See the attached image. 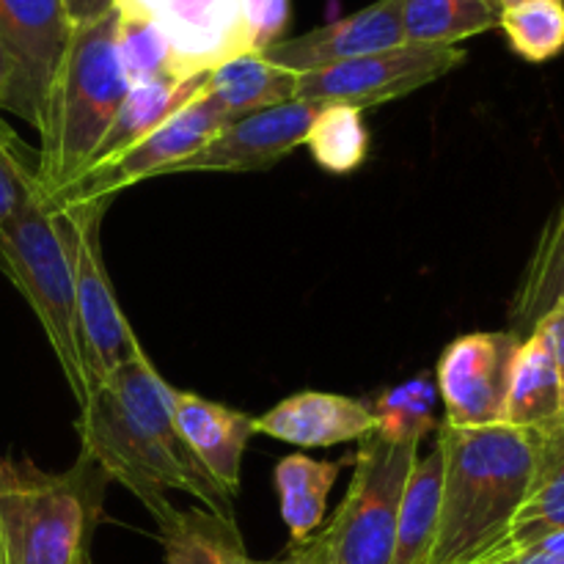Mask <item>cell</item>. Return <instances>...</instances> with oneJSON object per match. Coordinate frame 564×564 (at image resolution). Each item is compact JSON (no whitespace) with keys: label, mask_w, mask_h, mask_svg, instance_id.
I'll return each mask as SVG.
<instances>
[{"label":"cell","mask_w":564,"mask_h":564,"mask_svg":"<svg viewBox=\"0 0 564 564\" xmlns=\"http://www.w3.org/2000/svg\"><path fill=\"white\" fill-rule=\"evenodd\" d=\"M0 270L33 308L72 394L80 402L86 397V375L77 347L72 257L58 204L36 193L0 229Z\"/></svg>","instance_id":"5"},{"label":"cell","mask_w":564,"mask_h":564,"mask_svg":"<svg viewBox=\"0 0 564 564\" xmlns=\"http://www.w3.org/2000/svg\"><path fill=\"white\" fill-rule=\"evenodd\" d=\"M108 204L110 202H80L64 204V207L58 204L72 257V279H75L77 347H80L83 375H86V394L97 383L108 380L116 369L143 356L141 341L135 339L130 319L116 301L102 259L99 231H102Z\"/></svg>","instance_id":"7"},{"label":"cell","mask_w":564,"mask_h":564,"mask_svg":"<svg viewBox=\"0 0 564 564\" xmlns=\"http://www.w3.org/2000/svg\"><path fill=\"white\" fill-rule=\"evenodd\" d=\"M499 28L512 53L545 64L564 50V0H523L501 9Z\"/></svg>","instance_id":"28"},{"label":"cell","mask_w":564,"mask_h":564,"mask_svg":"<svg viewBox=\"0 0 564 564\" xmlns=\"http://www.w3.org/2000/svg\"><path fill=\"white\" fill-rule=\"evenodd\" d=\"M540 334L549 341L551 358H554L556 378H560V402H562V416H564V306L551 308L545 317H540V323L534 325ZM532 328V330H534Z\"/></svg>","instance_id":"32"},{"label":"cell","mask_w":564,"mask_h":564,"mask_svg":"<svg viewBox=\"0 0 564 564\" xmlns=\"http://www.w3.org/2000/svg\"><path fill=\"white\" fill-rule=\"evenodd\" d=\"M564 306V198L543 226L510 303V330L518 336L532 334L540 317Z\"/></svg>","instance_id":"22"},{"label":"cell","mask_w":564,"mask_h":564,"mask_svg":"<svg viewBox=\"0 0 564 564\" xmlns=\"http://www.w3.org/2000/svg\"><path fill=\"white\" fill-rule=\"evenodd\" d=\"M521 341L516 330H479L446 347L435 369L446 424L463 430L501 424L512 361Z\"/></svg>","instance_id":"12"},{"label":"cell","mask_w":564,"mask_h":564,"mask_svg":"<svg viewBox=\"0 0 564 564\" xmlns=\"http://www.w3.org/2000/svg\"><path fill=\"white\" fill-rule=\"evenodd\" d=\"M499 0H402V33L408 44L457 47L463 39L499 28Z\"/></svg>","instance_id":"25"},{"label":"cell","mask_w":564,"mask_h":564,"mask_svg":"<svg viewBox=\"0 0 564 564\" xmlns=\"http://www.w3.org/2000/svg\"><path fill=\"white\" fill-rule=\"evenodd\" d=\"M6 83H9V66H6V55H3V47H0V110H3V99H6Z\"/></svg>","instance_id":"35"},{"label":"cell","mask_w":564,"mask_h":564,"mask_svg":"<svg viewBox=\"0 0 564 564\" xmlns=\"http://www.w3.org/2000/svg\"><path fill=\"white\" fill-rule=\"evenodd\" d=\"M242 564H306V562H303L301 556H295L290 551V554H286L284 560H262V562H259V560H246Z\"/></svg>","instance_id":"36"},{"label":"cell","mask_w":564,"mask_h":564,"mask_svg":"<svg viewBox=\"0 0 564 564\" xmlns=\"http://www.w3.org/2000/svg\"><path fill=\"white\" fill-rule=\"evenodd\" d=\"M108 474L80 460L61 474L0 460V564H91Z\"/></svg>","instance_id":"4"},{"label":"cell","mask_w":564,"mask_h":564,"mask_svg":"<svg viewBox=\"0 0 564 564\" xmlns=\"http://www.w3.org/2000/svg\"><path fill=\"white\" fill-rule=\"evenodd\" d=\"M113 9L163 33L180 77L207 75L251 53L246 0H113Z\"/></svg>","instance_id":"11"},{"label":"cell","mask_w":564,"mask_h":564,"mask_svg":"<svg viewBox=\"0 0 564 564\" xmlns=\"http://www.w3.org/2000/svg\"><path fill=\"white\" fill-rule=\"evenodd\" d=\"M204 80H207V75L158 77V80L141 83V86H130L124 102L116 110L108 132L94 152L91 165L110 163L121 152L135 147L149 132L158 130L163 121H169L176 110L185 108L191 99H196L204 91Z\"/></svg>","instance_id":"18"},{"label":"cell","mask_w":564,"mask_h":564,"mask_svg":"<svg viewBox=\"0 0 564 564\" xmlns=\"http://www.w3.org/2000/svg\"><path fill=\"white\" fill-rule=\"evenodd\" d=\"M163 564H242L248 560L237 523L202 507L176 510L160 527Z\"/></svg>","instance_id":"24"},{"label":"cell","mask_w":564,"mask_h":564,"mask_svg":"<svg viewBox=\"0 0 564 564\" xmlns=\"http://www.w3.org/2000/svg\"><path fill=\"white\" fill-rule=\"evenodd\" d=\"M352 479L330 521L303 545H290L306 564H391L397 510L419 446L389 444L380 435L358 441Z\"/></svg>","instance_id":"6"},{"label":"cell","mask_w":564,"mask_h":564,"mask_svg":"<svg viewBox=\"0 0 564 564\" xmlns=\"http://www.w3.org/2000/svg\"><path fill=\"white\" fill-rule=\"evenodd\" d=\"M303 143L312 152L314 163L328 174H352L361 169L369 152L364 110L350 105H317V116Z\"/></svg>","instance_id":"27"},{"label":"cell","mask_w":564,"mask_h":564,"mask_svg":"<svg viewBox=\"0 0 564 564\" xmlns=\"http://www.w3.org/2000/svg\"><path fill=\"white\" fill-rule=\"evenodd\" d=\"M246 20L251 53H262L290 25V0H246Z\"/></svg>","instance_id":"31"},{"label":"cell","mask_w":564,"mask_h":564,"mask_svg":"<svg viewBox=\"0 0 564 564\" xmlns=\"http://www.w3.org/2000/svg\"><path fill=\"white\" fill-rule=\"evenodd\" d=\"M560 416V378H556L554 358H551L545 336L534 328L532 334L523 336L516 361H512L501 424L534 433L540 427H549Z\"/></svg>","instance_id":"20"},{"label":"cell","mask_w":564,"mask_h":564,"mask_svg":"<svg viewBox=\"0 0 564 564\" xmlns=\"http://www.w3.org/2000/svg\"><path fill=\"white\" fill-rule=\"evenodd\" d=\"M69 39L64 0H0V47L9 66L3 110L39 130Z\"/></svg>","instance_id":"10"},{"label":"cell","mask_w":564,"mask_h":564,"mask_svg":"<svg viewBox=\"0 0 564 564\" xmlns=\"http://www.w3.org/2000/svg\"><path fill=\"white\" fill-rule=\"evenodd\" d=\"M229 121L224 108L213 94L202 91L196 99L176 110L169 121L149 132L147 138L121 152L110 163L91 165L83 171L69 187L58 196L47 198L55 204H80V202H110L116 193L138 185L152 176H165L180 163L191 160L198 149L207 147L213 135H218L220 127Z\"/></svg>","instance_id":"9"},{"label":"cell","mask_w":564,"mask_h":564,"mask_svg":"<svg viewBox=\"0 0 564 564\" xmlns=\"http://www.w3.org/2000/svg\"><path fill=\"white\" fill-rule=\"evenodd\" d=\"M119 61L130 86H141L158 77H180L169 42L147 20L119 14Z\"/></svg>","instance_id":"30"},{"label":"cell","mask_w":564,"mask_h":564,"mask_svg":"<svg viewBox=\"0 0 564 564\" xmlns=\"http://www.w3.org/2000/svg\"><path fill=\"white\" fill-rule=\"evenodd\" d=\"M438 386L430 372L380 391L378 400L367 402L375 416V435L389 444L419 446L422 438L438 430Z\"/></svg>","instance_id":"26"},{"label":"cell","mask_w":564,"mask_h":564,"mask_svg":"<svg viewBox=\"0 0 564 564\" xmlns=\"http://www.w3.org/2000/svg\"><path fill=\"white\" fill-rule=\"evenodd\" d=\"M66 17H69L72 28L86 25V22L99 20L108 11H113V0H64Z\"/></svg>","instance_id":"33"},{"label":"cell","mask_w":564,"mask_h":564,"mask_svg":"<svg viewBox=\"0 0 564 564\" xmlns=\"http://www.w3.org/2000/svg\"><path fill=\"white\" fill-rule=\"evenodd\" d=\"M532 438L534 463L527 496L501 543L479 560L482 564H518L545 538L564 532V416L534 430Z\"/></svg>","instance_id":"15"},{"label":"cell","mask_w":564,"mask_h":564,"mask_svg":"<svg viewBox=\"0 0 564 564\" xmlns=\"http://www.w3.org/2000/svg\"><path fill=\"white\" fill-rule=\"evenodd\" d=\"M339 471L341 463L314 460L303 452L275 463L273 488L279 496L281 518L290 529V545H303L323 527L325 507Z\"/></svg>","instance_id":"21"},{"label":"cell","mask_w":564,"mask_h":564,"mask_svg":"<svg viewBox=\"0 0 564 564\" xmlns=\"http://www.w3.org/2000/svg\"><path fill=\"white\" fill-rule=\"evenodd\" d=\"M400 44H405L402 0H375L367 9L314 28L303 36L279 39L268 50H262V55L275 66L306 75V72L328 69V66L400 47Z\"/></svg>","instance_id":"14"},{"label":"cell","mask_w":564,"mask_h":564,"mask_svg":"<svg viewBox=\"0 0 564 564\" xmlns=\"http://www.w3.org/2000/svg\"><path fill=\"white\" fill-rule=\"evenodd\" d=\"M463 61V47L405 42L400 47L361 55L328 69L306 72L297 77L295 99H306L312 105H350L358 110L378 108L441 80Z\"/></svg>","instance_id":"8"},{"label":"cell","mask_w":564,"mask_h":564,"mask_svg":"<svg viewBox=\"0 0 564 564\" xmlns=\"http://www.w3.org/2000/svg\"><path fill=\"white\" fill-rule=\"evenodd\" d=\"M518 564H564V551H534Z\"/></svg>","instance_id":"34"},{"label":"cell","mask_w":564,"mask_h":564,"mask_svg":"<svg viewBox=\"0 0 564 564\" xmlns=\"http://www.w3.org/2000/svg\"><path fill=\"white\" fill-rule=\"evenodd\" d=\"M295 72L275 66L262 53H242L207 72L204 91L213 94L231 119L286 105L297 94Z\"/></svg>","instance_id":"19"},{"label":"cell","mask_w":564,"mask_h":564,"mask_svg":"<svg viewBox=\"0 0 564 564\" xmlns=\"http://www.w3.org/2000/svg\"><path fill=\"white\" fill-rule=\"evenodd\" d=\"M171 411L182 438L198 457L209 477L235 499L240 494L242 455L253 435V416L209 402L193 391H176L171 397Z\"/></svg>","instance_id":"17"},{"label":"cell","mask_w":564,"mask_h":564,"mask_svg":"<svg viewBox=\"0 0 564 564\" xmlns=\"http://www.w3.org/2000/svg\"><path fill=\"white\" fill-rule=\"evenodd\" d=\"M253 433L301 449H325L372 435L375 416L364 400L328 391H297L262 416H253Z\"/></svg>","instance_id":"16"},{"label":"cell","mask_w":564,"mask_h":564,"mask_svg":"<svg viewBox=\"0 0 564 564\" xmlns=\"http://www.w3.org/2000/svg\"><path fill=\"white\" fill-rule=\"evenodd\" d=\"M130 83L119 61V11L72 28L39 121V196L53 198L91 165Z\"/></svg>","instance_id":"3"},{"label":"cell","mask_w":564,"mask_h":564,"mask_svg":"<svg viewBox=\"0 0 564 564\" xmlns=\"http://www.w3.org/2000/svg\"><path fill=\"white\" fill-rule=\"evenodd\" d=\"M441 485H444V455L435 444L424 457H416L397 510V543L391 564H424L433 549L441 516Z\"/></svg>","instance_id":"23"},{"label":"cell","mask_w":564,"mask_h":564,"mask_svg":"<svg viewBox=\"0 0 564 564\" xmlns=\"http://www.w3.org/2000/svg\"><path fill=\"white\" fill-rule=\"evenodd\" d=\"M477 564H482V562H477Z\"/></svg>","instance_id":"38"},{"label":"cell","mask_w":564,"mask_h":564,"mask_svg":"<svg viewBox=\"0 0 564 564\" xmlns=\"http://www.w3.org/2000/svg\"><path fill=\"white\" fill-rule=\"evenodd\" d=\"M314 116L317 105L292 99L286 105L226 121L218 135L209 138L207 147L176 165L171 174H251L273 169L306 141Z\"/></svg>","instance_id":"13"},{"label":"cell","mask_w":564,"mask_h":564,"mask_svg":"<svg viewBox=\"0 0 564 564\" xmlns=\"http://www.w3.org/2000/svg\"><path fill=\"white\" fill-rule=\"evenodd\" d=\"M39 193V152L0 116V229Z\"/></svg>","instance_id":"29"},{"label":"cell","mask_w":564,"mask_h":564,"mask_svg":"<svg viewBox=\"0 0 564 564\" xmlns=\"http://www.w3.org/2000/svg\"><path fill=\"white\" fill-rule=\"evenodd\" d=\"M171 397L174 389L160 378L147 352L119 367L77 402L80 455L130 490L158 527L176 512L169 490L193 496L204 510L237 523L235 499L209 477L182 438Z\"/></svg>","instance_id":"1"},{"label":"cell","mask_w":564,"mask_h":564,"mask_svg":"<svg viewBox=\"0 0 564 564\" xmlns=\"http://www.w3.org/2000/svg\"><path fill=\"white\" fill-rule=\"evenodd\" d=\"M444 455L441 516L424 564H474L501 543L527 496L534 463L529 430L438 424Z\"/></svg>","instance_id":"2"},{"label":"cell","mask_w":564,"mask_h":564,"mask_svg":"<svg viewBox=\"0 0 564 564\" xmlns=\"http://www.w3.org/2000/svg\"><path fill=\"white\" fill-rule=\"evenodd\" d=\"M516 3H523V0H499L501 9H507V6H516Z\"/></svg>","instance_id":"37"}]
</instances>
